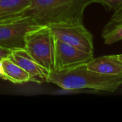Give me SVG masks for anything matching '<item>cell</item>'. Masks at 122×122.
<instances>
[{"instance_id":"1","label":"cell","mask_w":122,"mask_h":122,"mask_svg":"<svg viewBox=\"0 0 122 122\" xmlns=\"http://www.w3.org/2000/svg\"><path fill=\"white\" fill-rule=\"evenodd\" d=\"M65 90L94 89L109 92H115L122 84V74H102L89 70L86 64L64 70L49 73L46 81Z\"/></svg>"},{"instance_id":"2","label":"cell","mask_w":122,"mask_h":122,"mask_svg":"<svg viewBox=\"0 0 122 122\" xmlns=\"http://www.w3.org/2000/svg\"><path fill=\"white\" fill-rule=\"evenodd\" d=\"M92 0H31L25 14L40 26L83 24L86 8Z\"/></svg>"},{"instance_id":"3","label":"cell","mask_w":122,"mask_h":122,"mask_svg":"<svg viewBox=\"0 0 122 122\" xmlns=\"http://www.w3.org/2000/svg\"><path fill=\"white\" fill-rule=\"evenodd\" d=\"M24 49L48 73L54 70V37L48 26H41L28 32Z\"/></svg>"},{"instance_id":"4","label":"cell","mask_w":122,"mask_h":122,"mask_svg":"<svg viewBox=\"0 0 122 122\" xmlns=\"http://www.w3.org/2000/svg\"><path fill=\"white\" fill-rule=\"evenodd\" d=\"M39 26L26 14L0 21V47L10 51L24 49L26 34Z\"/></svg>"},{"instance_id":"5","label":"cell","mask_w":122,"mask_h":122,"mask_svg":"<svg viewBox=\"0 0 122 122\" xmlns=\"http://www.w3.org/2000/svg\"><path fill=\"white\" fill-rule=\"evenodd\" d=\"M48 26L55 38L94 54L93 36L84 24H52Z\"/></svg>"},{"instance_id":"6","label":"cell","mask_w":122,"mask_h":122,"mask_svg":"<svg viewBox=\"0 0 122 122\" xmlns=\"http://www.w3.org/2000/svg\"><path fill=\"white\" fill-rule=\"evenodd\" d=\"M94 58V54L67 44L54 37V70L76 67L88 63Z\"/></svg>"},{"instance_id":"7","label":"cell","mask_w":122,"mask_h":122,"mask_svg":"<svg viewBox=\"0 0 122 122\" xmlns=\"http://www.w3.org/2000/svg\"><path fill=\"white\" fill-rule=\"evenodd\" d=\"M7 57L26 71L35 79L36 83L41 84L46 81L49 73L35 61L25 49L12 50Z\"/></svg>"},{"instance_id":"8","label":"cell","mask_w":122,"mask_h":122,"mask_svg":"<svg viewBox=\"0 0 122 122\" xmlns=\"http://www.w3.org/2000/svg\"><path fill=\"white\" fill-rule=\"evenodd\" d=\"M86 66L89 70L107 75H119L122 74V61L118 54L106 55L92 59Z\"/></svg>"},{"instance_id":"9","label":"cell","mask_w":122,"mask_h":122,"mask_svg":"<svg viewBox=\"0 0 122 122\" xmlns=\"http://www.w3.org/2000/svg\"><path fill=\"white\" fill-rule=\"evenodd\" d=\"M102 38L106 44H112L122 40V6L114 11V14L104 26Z\"/></svg>"},{"instance_id":"10","label":"cell","mask_w":122,"mask_h":122,"mask_svg":"<svg viewBox=\"0 0 122 122\" xmlns=\"http://www.w3.org/2000/svg\"><path fill=\"white\" fill-rule=\"evenodd\" d=\"M1 60L4 67V80L9 81L13 84H24L27 82L36 83L34 78L7 56L1 59Z\"/></svg>"},{"instance_id":"11","label":"cell","mask_w":122,"mask_h":122,"mask_svg":"<svg viewBox=\"0 0 122 122\" xmlns=\"http://www.w3.org/2000/svg\"><path fill=\"white\" fill-rule=\"evenodd\" d=\"M31 0H0V21L25 14Z\"/></svg>"},{"instance_id":"12","label":"cell","mask_w":122,"mask_h":122,"mask_svg":"<svg viewBox=\"0 0 122 122\" xmlns=\"http://www.w3.org/2000/svg\"><path fill=\"white\" fill-rule=\"evenodd\" d=\"M93 3H99L107 6L109 10L115 11L122 6V0H92Z\"/></svg>"},{"instance_id":"13","label":"cell","mask_w":122,"mask_h":122,"mask_svg":"<svg viewBox=\"0 0 122 122\" xmlns=\"http://www.w3.org/2000/svg\"><path fill=\"white\" fill-rule=\"evenodd\" d=\"M9 53H10V51L0 47V59H2V58H4V57L7 56Z\"/></svg>"},{"instance_id":"14","label":"cell","mask_w":122,"mask_h":122,"mask_svg":"<svg viewBox=\"0 0 122 122\" xmlns=\"http://www.w3.org/2000/svg\"><path fill=\"white\" fill-rule=\"evenodd\" d=\"M0 78L1 79H4V67H3V64L1 62V60L0 59Z\"/></svg>"},{"instance_id":"15","label":"cell","mask_w":122,"mask_h":122,"mask_svg":"<svg viewBox=\"0 0 122 122\" xmlns=\"http://www.w3.org/2000/svg\"><path fill=\"white\" fill-rule=\"evenodd\" d=\"M118 56H119V58L122 61V54H118Z\"/></svg>"}]
</instances>
